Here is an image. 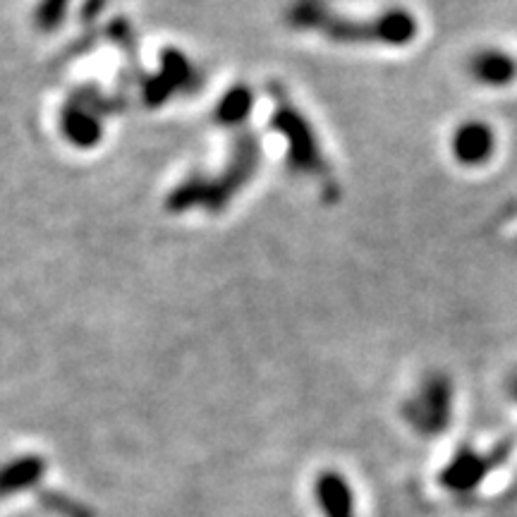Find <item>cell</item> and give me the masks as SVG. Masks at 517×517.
Listing matches in <instances>:
<instances>
[{
  "instance_id": "obj_1",
  "label": "cell",
  "mask_w": 517,
  "mask_h": 517,
  "mask_svg": "<svg viewBox=\"0 0 517 517\" xmlns=\"http://www.w3.org/2000/svg\"><path fill=\"white\" fill-rule=\"evenodd\" d=\"M288 20L295 29L324 34L328 41L350 46H405L417 36L415 17L405 10H391L369 22H352L350 17L333 15L326 5L316 3V0H300L288 12Z\"/></svg>"
},
{
  "instance_id": "obj_2",
  "label": "cell",
  "mask_w": 517,
  "mask_h": 517,
  "mask_svg": "<svg viewBox=\"0 0 517 517\" xmlns=\"http://www.w3.org/2000/svg\"><path fill=\"white\" fill-rule=\"evenodd\" d=\"M276 108H273L271 127L281 132L288 147V166L295 175L309 178L319 185V190L326 194V199L336 197L338 185L333 180V170L328 166V158L321 151L319 137H316L312 123L304 118V113L288 99V94L276 89Z\"/></svg>"
},
{
  "instance_id": "obj_3",
  "label": "cell",
  "mask_w": 517,
  "mask_h": 517,
  "mask_svg": "<svg viewBox=\"0 0 517 517\" xmlns=\"http://www.w3.org/2000/svg\"><path fill=\"white\" fill-rule=\"evenodd\" d=\"M261 161L259 139L249 132L242 139H237L235 156L228 166L223 168V175L216 180H197L190 182L185 190L178 192V202L185 204H204L209 209H223L230 199L235 197L247 182H252L257 175Z\"/></svg>"
},
{
  "instance_id": "obj_4",
  "label": "cell",
  "mask_w": 517,
  "mask_h": 517,
  "mask_svg": "<svg viewBox=\"0 0 517 517\" xmlns=\"http://www.w3.org/2000/svg\"><path fill=\"white\" fill-rule=\"evenodd\" d=\"M453 156L462 166H484L496 149V135L486 123H465L455 130Z\"/></svg>"
},
{
  "instance_id": "obj_5",
  "label": "cell",
  "mask_w": 517,
  "mask_h": 517,
  "mask_svg": "<svg viewBox=\"0 0 517 517\" xmlns=\"http://www.w3.org/2000/svg\"><path fill=\"white\" fill-rule=\"evenodd\" d=\"M470 75L484 87H506L517 77V60L496 48L479 51L470 60Z\"/></svg>"
},
{
  "instance_id": "obj_6",
  "label": "cell",
  "mask_w": 517,
  "mask_h": 517,
  "mask_svg": "<svg viewBox=\"0 0 517 517\" xmlns=\"http://www.w3.org/2000/svg\"><path fill=\"white\" fill-rule=\"evenodd\" d=\"M252 106H254L252 89L235 87L233 91L225 94L221 106H218V120H221L223 125H240L242 120L252 113Z\"/></svg>"
},
{
  "instance_id": "obj_7",
  "label": "cell",
  "mask_w": 517,
  "mask_h": 517,
  "mask_svg": "<svg viewBox=\"0 0 517 517\" xmlns=\"http://www.w3.org/2000/svg\"><path fill=\"white\" fill-rule=\"evenodd\" d=\"M65 8H68V0H44L39 10V22L44 27H53V24L60 22Z\"/></svg>"
}]
</instances>
